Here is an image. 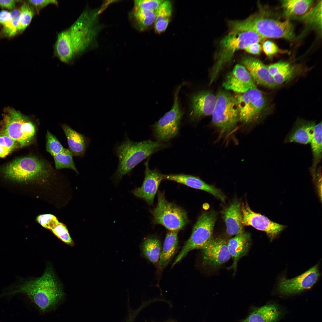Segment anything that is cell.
Here are the masks:
<instances>
[{
    "mask_svg": "<svg viewBox=\"0 0 322 322\" xmlns=\"http://www.w3.org/2000/svg\"><path fill=\"white\" fill-rule=\"evenodd\" d=\"M5 289L2 296L25 294L43 311L55 306L64 295L53 273L49 269L37 278L25 279L18 277Z\"/></svg>",
    "mask_w": 322,
    "mask_h": 322,
    "instance_id": "1",
    "label": "cell"
},
{
    "mask_svg": "<svg viewBox=\"0 0 322 322\" xmlns=\"http://www.w3.org/2000/svg\"><path fill=\"white\" fill-rule=\"evenodd\" d=\"M228 24L230 30L251 31L264 39L291 40L295 37L293 26L289 20L281 21L261 14L252 15L243 20L231 21Z\"/></svg>",
    "mask_w": 322,
    "mask_h": 322,
    "instance_id": "2",
    "label": "cell"
},
{
    "mask_svg": "<svg viewBox=\"0 0 322 322\" xmlns=\"http://www.w3.org/2000/svg\"><path fill=\"white\" fill-rule=\"evenodd\" d=\"M162 142L148 140L137 142L126 139L116 149L119 162L114 178L117 183L140 162L165 148Z\"/></svg>",
    "mask_w": 322,
    "mask_h": 322,
    "instance_id": "3",
    "label": "cell"
},
{
    "mask_svg": "<svg viewBox=\"0 0 322 322\" xmlns=\"http://www.w3.org/2000/svg\"><path fill=\"white\" fill-rule=\"evenodd\" d=\"M264 38L251 31L231 30L220 41L219 50L211 71L210 84L216 79L224 66L230 62L237 51L259 43Z\"/></svg>",
    "mask_w": 322,
    "mask_h": 322,
    "instance_id": "4",
    "label": "cell"
},
{
    "mask_svg": "<svg viewBox=\"0 0 322 322\" xmlns=\"http://www.w3.org/2000/svg\"><path fill=\"white\" fill-rule=\"evenodd\" d=\"M102 10L101 7L85 12L68 29L74 56L84 51L96 40L101 29L98 18Z\"/></svg>",
    "mask_w": 322,
    "mask_h": 322,
    "instance_id": "5",
    "label": "cell"
},
{
    "mask_svg": "<svg viewBox=\"0 0 322 322\" xmlns=\"http://www.w3.org/2000/svg\"><path fill=\"white\" fill-rule=\"evenodd\" d=\"M2 131L16 142L24 147L33 141L36 134L35 124L27 117L12 108H5L2 122Z\"/></svg>",
    "mask_w": 322,
    "mask_h": 322,
    "instance_id": "6",
    "label": "cell"
},
{
    "mask_svg": "<svg viewBox=\"0 0 322 322\" xmlns=\"http://www.w3.org/2000/svg\"><path fill=\"white\" fill-rule=\"evenodd\" d=\"M7 177L14 180L25 181L41 178L53 169L42 159L33 156L17 159L2 168Z\"/></svg>",
    "mask_w": 322,
    "mask_h": 322,
    "instance_id": "7",
    "label": "cell"
},
{
    "mask_svg": "<svg viewBox=\"0 0 322 322\" xmlns=\"http://www.w3.org/2000/svg\"><path fill=\"white\" fill-rule=\"evenodd\" d=\"M216 97L212 123L220 134H228L235 128L239 121L236 101L234 95L226 91H219Z\"/></svg>",
    "mask_w": 322,
    "mask_h": 322,
    "instance_id": "8",
    "label": "cell"
},
{
    "mask_svg": "<svg viewBox=\"0 0 322 322\" xmlns=\"http://www.w3.org/2000/svg\"><path fill=\"white\" fill-rule=\"evenodd\" d=\"M217 218L215 212L211 211L202 213L193 228L191 234L186 242L172 265L174 266L180 261L190 251L202 249L212 238L214 227Z\"/></svg>",
    "mask_w": 322,
    "mask_h": 322,
    "instance_id": "9",
    "label": "cell"
},
{
    "mask_svg": "<svg viewBox=\"0 0 322 322\" xmlns=\"http://www.w3.org/2000/svg\"><path fill=\"white\" fill-rule=\"evenodd\" d=\"M157 199L156 207L151 211L154 223L162 225L170 231L181 229L188 222L185 210L168 202L164 193L159 191Z\"/></svg>",
    "mask_w": 322,
    "mask_h": 322,
    "instance_id": "10",
    "label": "cell"
},
{
    "mask_svg": "<svg viewBox=\"0 0 322 322\" xmlns=\"http://www.w3.org/2000/svg\"><path fill=\"white\" fill-rule=\"evenodd\" d=\"M236 99L238 111L239 121L245 124L256 120L265 108L266 98L257 88L242 94H237Z\"/></svg>",
    "mask_w": 322,
    "mask_h": 322,
    "instance_id": "11",
    "label": "cell"
},
{
    "mask_svg": "<svg viewBox=\"0 0 322 322\" xmlns=\"http://www.w3.org/2000/svg\"><path fill=\"white\" fill-rule=\"evenodd\" d=\"M182 85L177 88L175 94L173 106L153 125L155 137L160 141L167 142L178 134L181 120L183 114L178 101V94Z\"/></svg>",
    "mask_w": 322,
    "mask_h": 322,
    "instance_id": "12",
    "label": "cell"
},
{
    "mask_svg": "<svg viewBox=\"0 0 322 322\" xmlns=\"http://www.w3.org/2000/svg\"><path fill=\"white\" fill-rule=\"evenodd\" d=\"M319 276L318 268L316 265L293 278L287 279L282 277L278 284V291L284 295L298 293L312 287L317 282Z\"/></svg>",
    "mask_w": 322,
    "mask_h": 322,
    "instance_id": "13",
    "label": "cell"
},
{
    "mask_svg": "<svg viewBox=\"0 0 322 322\" xmlns=\"http://www.w3.org/2000/svg\"><path fill=\"white\" fill-rule=\"evenodd\" d=\"M241 210L243 225L251 226L265 232L271 240L275 239L286 227L271 221L260 214L255 213L247 204L242 205Z\"/></svg>",
    "mask_w": 322,
    "mask_h": 322,
    "instance_id": "14",
    "label": "cell"
},
{
    "mask_svg": "<svg viewBox=\"0 0 322 322\" xmlns=\"http://www.w3.org/2000/svg\"><path fill=\"white\" fill-rule=\"evenodd\" d=\"M222 85L226 90H231L237 94L244 93L257 88L248 72L243 65L239 64L236 65L227 74Z\"/></svg>",
    "mask_w": 322,
    "mask_h": 322,
    "instance_id": "15",
    "label": "cell"
},
{
    "mask_svg": "<svg viewBox=\"0 0 322 322\" xmlns=\"http://www.w3.org/2000/svg\"><path fill=\"white\" fill-rule=\"evenodd\" d=\"M227 242L224 239L212 238L202 249L203 263L217 267L227 261L231 256L228 249Z\"/></svg>",
    "mask_w": 322,
    "mask_h": 322,
    "instance_id": "16",
    "label": "cell"
},
{
    "mask_svg": "<svg viewBox=\"0 0 322 322\" xmlns=\"http://www.w3.org/2000/svg\"><path fill=\"white\" fill-rule=\"evenodd\" d=\"M145 178L141 187L136 188L131 192L137 197L152 205L159 186L163 179V175L156 169L151 170L148 166V160L144 163Z\"/></svg>",
    "mask_w": 322,
    "mask_h": 322,
    "instance_id": "17",
    "label": "cell"
},
{
    "mask_svg": "<svg viewBox=\"0 0 322 322\" xmlns=\"http://www.w3.org/2000/svg\"><path fill=\"white\" fill-rule=\"evenodd\" d=\"M190 116L193 121L212 115L216 102V97L209 91H203L191 96Z\"/></svg>",
    "mask_w": 322,
    "mask_h": 322,
    "instance_id": "18",
    "label": "cell"
},
{
    "mask_svg": "<svg viewBox=\"0 0 322 322\" xmlns=\"http://www.w3.org/2000/svg\"><path fill=\"white\" fill-rule=\"evenodd\" d=\"M241 62L255 83L271 88H274L277 86L273 77L270 73L267 66L259 59L252 57L246 56L243 58Z\"/></svg>",
    "mask_w": 322,
    "mask_h": 322,
    "instance_id": "19",
    "label": "cell"
},
{
    "mask_svg": "<svg viewBox=\"0 0 322 322\" xmlns=\"http://www.w3.org/2000/svg\"><path fill=\"white\" fill-rule=\"evenodd\" d=\"M163 179L174 181L191 188L203 190L224 202L225 196L221 190L198 177L184 174L163 175Z\"/></svg>",
    "mask_w": 322,
    "mask_h": 322,
    "instance_id": "20",
    "label": "cell"
},
{
    "mask_svg": "<svg viewBox=\"0 0 322 322\" xmlns=\"http://www.w3.org/2000/svg\"><path fill=\"white\" fill-rule=\"evenodd\" d=\"M315 125L314 121L298 120L286 136L284 143L294 142L304 144L310 143Z\"/></svg>",
    "mask_w": 322,
    "mask_h": 322,
    "instance_id": "21",
    "label": "cell"
},
{
    "mask_svg": "<svg viewBox=\"0 0 322 322\" xmlns=\"http://www.w3.org/2000/svg\"><path fill=\"white\" fill-rule=\"evenodd\" d=\"M222 214L228 234L236 235L244 232L241 205L238 200H234Z\"/></svg>",
    "mask_w": 322,
    "mask_h": 322,
    "instance_id": "22",
    "label": "cell"
},
{
    "mask_svg": "<svg viewBox=\"0 0 322 322\" xmlns=\"http://www.w3.org/2000/svg\"><path fill=\"white\" fill-rule=\"evenodd\" d=\"M251 244L250 236L247 233L243 232L236 235L227 242L228 250L233 262L230 268L236 270L239 260L247 253Z\"/></svg>",
    "mask_w": 322,
    "mask_h": 322,
    "instance_id": "23",
    "label": "cell"
},
{
    "mask_svg": "<svg viewBox=\"0 0 322 322\" xmlns=\"http://www.w3.org/2000/svg\"><path fill=\"white\" fill-rule=\"evenodd\" d=\"M282 315L278 305L267 304L253 308L242 322H278Z\"/></svg>",
    "mask_w": 322,
    "mask_h": 322,
    "instance_id": "24",
    "label": "cell"
},
{
    "mask_svg": "<svg viewBox=\"0 0 322 322\" xmlns=\"http://www.w3.org/2000/svg\"><path fill=\"white\" fill-rule=\"evenodd\" d=\"M178 231H172L166 234L158 262L159 267L163 269L174 256L178 245Z\"/></svg>",
    "mask_w": 322,
    "mask_h": 322,
    "instance_id": "25",
    "label": "cell"
},
{
    "mask_svg": "<svg viewBox=\"0 0 322 322\" xmlns=\"http://www.w3.org/2000/svg\"><path fill=\"white\" fill-rule=\"evenodd\" d=\"M55 50L58 57L63 62H69L74 56L68 30L58 34L55 45Z\"/></svg>",
    "mask_w": 322,
    "mask_h": 322,
    "instance_id": "26",
    "label": "cell"
},
{
    "mask_svg": "<svg viewBox=\"0 0 322 322\" xmlns=\"http://www.w3.org/2000/svg\"><path fill=\"white\" fill-rule=\"evenodd\" d=\"M62 129L67 138L69 151L72 156H80L84 153L86 143L83 136L67 125H62Z\"/></svg>",
    "mask_w": 322,
    "mask_h": 322,
    "instance_id": "27",
    "label": "cell"
},
{
    "mask_svg": "<svg viewBox=\"0 0 322 322\" xmlns=\"http://www.w3.org/2000/svg\"><path fill=\"white\" fill-rule=\"evenodd\" d=\"M129 15L134 27L140 31L148 29L155 21V12L153 11L133 8Z\"/></svg>",
    "mask_w": 322,
    "mask_h": 322,
    "instance_id": "28",
    "label": "cell"
},
{
    "mask_svg": "<svg viewBox=\"0 0 322 322\" xmlns=\"http://www.w3.org/2000/svg\"><path fill=\"white\" fill-rule=\"evenodd\" d=\"M322 125L321 122L315 125L313 137L310 143L313 157L310 170L314 178L316 175L317 165L322 158Z\"/></svg>",
    "mask_w": 322,
    "mask_h": 322,
    "instance_id": "29",
    "label": "cell"
},
{
    "mask_svg": "<svg viewBox=\"0 0 322 322\" xmlns=\"http://www.w3.org/2000/svg\"><path fill=\"white\" fill-rule=\"evenodd\" d=\"M162 248L160 241L157 238L152 237L146 239L141 247L143 255L154 264L159 262Z\"/></svg>",
    "mask_w": 322,
    "mask_h": 322,
    "instance_id": "30",
    "label": "cell"
},
{
    "mask_svg": "<svg viewBox=\"0 0 322 322\" xmlns=\"http://www.w3.org/2000/svg\"><path fill=\"white\" fill-rule=\"evenodd\" d=\"M285 13L288 16L303 15L313 3L311 0H284L281 1Z\"/></svg>",
    "mask_w": 322,
    "mask_h": 322,
    "instance_id": "31",
    "label": "cell"
},
{
    "mask_svg": "<svg viewBox=\"0 0 322 322\" xmlns=\"http://www.w3.org/2000/svg\"><path fill=\"white\" fill-rule=\"evenodd\" d=\"M322 1L319 2L309 11L302 16L301 19L305 23L321 29L322 27Z\"/></svg>",
    "mask_w": 322,
    "mask_h": 322,
    "instance_id": "32",
    "label": "cell"
},
{
    "mask_svg": "<svg viewBox=\"0 0 322 322\" xmlns=\"http://www.w3.org/2000/svg\"><path fill=\"white\" fill-rule=\"evenodd\" d=\"M53 157L57 169L69 168L78 173L73 160L72 155L69 150L66 149L65 151L56 154Z\"/></svg>",
    "mask_w": 322,
    "mask_h": 322,
    "instance_id": "33",
    "label": "cell"
},
{
    "mask_svg": "<svg viewBox=\"0 0 322 322\" xmlns=\"http://www.w3.org/2000/svg\"><path fill=\"white\" fill-rule=\"evenodd\" d=\"M35 13L34 8L27 2L22 5L20 10L18 31L22 32L29 25Z\"/></svg>",
    "mask_w": 322,
    "mask_h": 322,
    "instance_id": "34",
    "label": "cell"
},
{
    "mask_svg": "<svg viewBox=\"0 0 322 322\" xmlns=\"http://www.w3.org/2000/svg\"><path fill=\"white\" fill-rule=\"evenodd\" d=\"M18 146L9 136L2 131L0 132V157H6Z\"/></svg>",
    "mask_w": 322,
    "mask_h": 322,
    "instance_id": "35",
    "label": "cell"
},
{
    "mask_svg": "<svg viewBox=\"0 0 322 322\" xmlns=\"http://www.w3.org/2000/svg\"><path fill=\"white\" fill-rule=\"evenodd\" d=\"M10 13L12 16L11 19L3 26L5 33L9 36L12 37L15 35L18 31L20 10L15 9Z\"/></svg>",
    "mask_w": 322,
    "mask_h": 322,
    "instance_id": "36",
    "label": "cell"
},
{
    "mask_svg": "<svg viewBox=\"0 0 322 322\" xmlns=\"http://www.w3.org/2000/svg\"><path fill=\"white\" fill-rule=\"evenodd\" d=\"M46 149L52 156L65 151L64 148L56 137L48 131L46 135Z\"/></svg>",
    "mask_w": 322,
    "mask_h": 322,
    "instance_id": "37",
    "label": "cell"
},
{
    "mask_svg": "<svg viewBox=\"0 0 322 322\" xmlns=\"http://www.w3.org/2000/svg\"><path fill=\"white\" fill-rule=\"evenodd\" d=\"M172 10L171 2L169 0H164L155 11V22L161 20L170 18Z\"/></svg>",
    "mask_w": 322,
    "mask_h": 322,
    "instance_id": "38",
    "label": "cell"
},
{
    "mask_svg": "<svg viewBox=\"0 0 322 322\" xmlns=\"http://www.w3.org/2000/svg\"><path fill=\"white\" fill-rule=\"evenodd\" d=\"M163 0H138L134 1L133 8L155 12Z\"/></svg>",
    "mask_w": 322,
    "mask_h": 322,
    "instance_id": "39",
    "label": "cell"
},
{
    "mask_svg": "<svg viewBox=\"0 0 322 322\" xmlns=\"http://www.w3.org/2000/svg\"><path fill=\"white\" fill-rule=\"evenodd\" d=\"M51 230L56 236L65 243L70 245L73 244L66 227L63 223L59 222Z\"/></svg>",
    "mask_w": 322,
    "mask_h": 322,
    "instance_id": "40",
    "label": "cell"
},
{
    "mask_svg": "<svg viewBox=\"0 0 322 322\" xmlns=\"http://www.w3.org/2000/svg\"><path fill=\"white\" fill-rule=\"evenodd\" d=\"M37 220L43 227L50 230L59 222L56 217L51 214L40 215L37 217Z\"/></svg>",
    "mask_w": 322,
    "mask_h": 322,
    "instance_id": "41",
    "label": "cell"
},
{
    "mask_svg": "<svg viewBox=\"0 0 322 322\" xmlns=\"http://www.w3.org/2000/svg\"><path fill=\"white\" fill-rule=\"evenodd\" d=\"M294 73V67L291 65L273 77L276 84H282L290 80L293 76Z\"/></svg>",
    "mask_w": 322,
    "mask_h": 322,
    "instance_id": "42",
    "label": "cell"
},
{
    "mask_svg": "<svg viewBox=\"0 0 322 322\" xmlns=\"http://www.w3.org/2000/svg\"><path fill=\"white\" fill-rule=\"evenodd\" d=\"M291 65L287 62L281 61L267 66V67L270 73L273 77Z\"/></svg>",
    "mask_w": 322,
    "mask_h": 322,
    "instance_id": "43",
    "label": "cell"
},
{
    "mask_svg": "<svg viewBox=\"0 0 322 322\" xmlns=\"http://www.w3.org/2000/svg\"><path fill=\"white\" fill-rule=\"evenodd\" d=\"M28 3L35 8L38 13L40 10L49 4H52L58 6V2L56 0H28Z\"/></svg>",
    "mask_w": 322,
    "mask_h": 322,
    "instance_id": "44",
    "label": "cell"
},
{
    "mask_svg": "<svg viewBox=\"0 0 322 322\" xmlns=\"http://www.w3.org/2000/svg\"><path fill=\"white\" fill-rule=\"evenodd\" d=\"M262 47L265 53L269 57H271L279 51L277 46L270 41H265L263 44Z\"/></svg>",
    "mask_w": 322,
    "mask_h": 322,
    "instance_id": "45",
    "label": "cell"
},
{
    "mask_svg": "<svg viewBox=\"0 0 322 322\" xmlns=\"http://www.w3.org/2000/svg\"><path fill=\"white\" fill-rule=\"evenodd\" d=\"M170 18L161 20L154 22V29L155 32L160 34L165 31L170 21Z\"/></svg>",
    "mask_w": 322,
    "mask_h": 322,
    "instance_id": "46",
    "label": "cell"
},
{
    "mask_svg": "<svg viewBox=\"0 0 322 322\" xmlns=\"http://www.w3.org/2000/svg\"><path fill=\"white\" fill-rule=\"evenodd\" d=\"M247 52L255 55H259L261 51V48L259 43L252 44L244 49Z\"/></svg>",
    "mask_w": 322,
    "mask_h": 322,
    "instance_id": "47",
    "label": "cell"
},
{
    "mask_svg": "<svg viewBox=\"0 0 322 322\" xmlns=\"http://www.w3.org/2000/svg\"><path fill=\"white\" fill-rule=\"evenodd\" d=\"M11 18L10 12L6 10H2L0 12V23L3 26L6 24Z\"/></svg>",
    "mask_w": 322,
    "mask_h": 322,
    "instance_id": "48",
    "label": "cell"
},
{
    "mask_svg": "<svg viewBox=\"0 0 322 322\" xmlns=\"http://www.w3.org/2000/svg\"><path fill=\"white\" fill-rule=\"evenodd\" d=\"M18 1L14 0H0V7L12 10L15 9V4Z\"/></svg>",
    "mask_w": 322,
    "mask_h": 322,
    "instance_id": "49",
    "label": "cell"
},
{
    "mask_svg": "<svg viewBox=\"0 0 322 322\" xmlns=\"http://www.w3.org/2000/svg\"><path fill=\"white\" fill-rule=\"evenodd\" d=\"M135 318L133 315L129 314L128 315L126 318L125 322H134Z\"/></svg>",
    "mask_w": 322,
    "mask_h": 322,
    "instance_id": "50",
    "label": "cell"
},
{
    "mask_svg": "<svg viewBox=\"0 0 322 322\" xmlns=\"http://www.w3.org/2000/svg\"><path fill=\"white\" fill-rule=\"evenodd\" d=\"M165 322H176V321H174L170 320V321H167Z\"/></svg>",
    "mask_w": 322,
    "mask_h": 322,
    "instance_id": "51",
    "label": "cell"
}]
</instances>
